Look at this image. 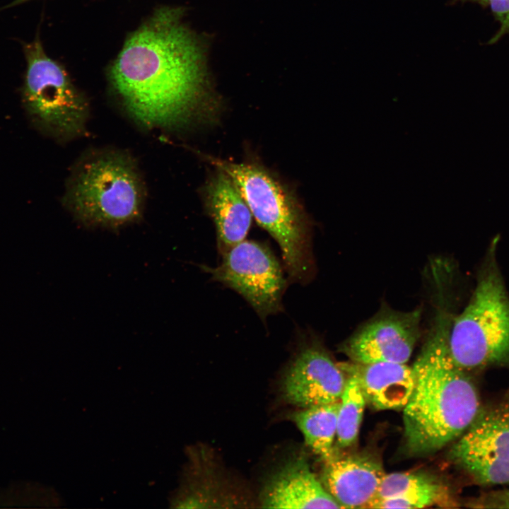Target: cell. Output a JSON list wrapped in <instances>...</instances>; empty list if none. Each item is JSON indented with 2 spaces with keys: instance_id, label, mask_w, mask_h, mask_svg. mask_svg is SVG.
<instances>
[{
  "instance_id": "obj_1",
  "label": "cell",
  "mask_w": 509,
  "mask_h": 509,
  "mask_svg": "<svg viewBox=\"0 0 509 509\" xmlns=\"http://www.w3.org/2000/svg\"><path fill=\"white\" fill-rule=\"evenodd\" d=\"M181 7L156 9L127 38L109 79L129 115L148 128L176 129L216 107L210 40L188 28Z\"/></svg>"
},
{
  "instance_id": "obj_2",
  "label": "cell",
  "mask_w": 509,
  "mask_h": 509,
  "mask_svg": "<svg viewBox=\"0 0 509 509\" xmlns=\"http://www.w3.org/2000/svg\"><path fill=\"white\" fill-rule=\"evenodd\" d=\"M452 317L441 308L413 364L414 385L403 409L404 447L413 457L433 455L469 427L481 402L470 373L453 361L448 346Z\"/></svg>"
},
{
  "instance_id": "obj_3",
  "label": "cell",
  "mask_w": 509,
  "mask_h": 509,
  "mask_svg": "<svg viewBox=\"0 0 509 509\" xmlns=\"http://www.w3.org/2000/svg\"><path fill=\"white\" fill-rule=\"evenodd\" d=\"M208 158L232 178L256 222L278 243L290 279L305 282L312 267L310 226L293 193L259 164Z\"/></svg>"
},
{
  "instance_id": "obj_4",
  "label": "cell",
  "mask_w": 509,
  "mask_h": 509,
  "mask_svg": "<svg viewBox=\"0 0 509 509\" xmlns=\"http://www.w3.org/2000/svg\"><path fill=\"white\" fill-rule=\"evenodd\" d=\"M448 346L455 363L469 373L509 369V295L492 250L468 304L452 320Z\"/></svg>"
},
{
  "instance_id": "obj_5",
  "label": "cell",
  "mask_w": 509,
  "mask_h": 509,
  "mask_svg": "<svg viewBox=\"0 0 509 509\" xmlns=\"http://www.w3.org/2000/svg\"><path fill=\"white\" fill-rule=\"evenodd\" d=\"M64 199L84 226L114 230L140 219L144 194L131 160L124 154L103 153L81 165Z\"/></svg>"
},
{
  "instance_id": "obj_6",
  "label": "cell",
  "mask_w": 509,
  "mask_h": 509,
  "mask_svg": "<svg viewBox=\"0 0 509 509\" xmlns=\"http://www.w3.org/2000/svg\"><path fill=\"white\" fill-rule=\"evenodd\" d=\"M23 49L26 70L21 96L30 121L59 139L78 136L88 114L86 99L64 67L46 54L38 35Z\"/></svg>"
},
{
  "instance_id": "obj_7",
  "label": "cell",
  "mask_w": 509,
  "mask_h": 509,
  "mask_svg": "<svg viewBox=\"0 0 509 509\" xmlns=\"http://www.w3.org/2000/svg\"><path fill=\"white\" fill-rule=\"evenodd\" d=\"M448 457L477 485H509V391L481 404Z\"/></svg>"
},
{
  "instance_id": "obj_8",
  "label": "cell",
  "mask_w": 509,
  "mask_h": 509,
  "mask_svg": "<svg viewBox=\"0 0 509 509\" xmlns=\"http://www.w3.org/2000/svg\"><path fill=\"white\" fill-rule=\"evenodd\" d=\"M221 255L218 267H202L214 281L240 294L262 318L281 310L286 278L265 245L245 239Z\"/></svg>"
},
{
  "instance_id": "obj_9",
  "label": "cell",
  "mask_w": 509,
  "mask_h": 509,
  "mask_svg": "<svg viewBox=\"0 0 509 509\" xmlns=\"http://www.w3.org/2000/svg\"><path fill=\"white\" fill-rule=\"evenodd\" d=\"M422 308L403 312L384 307L339 346L350 361L406 363L421 336Z\"/></svg>"
},
{
  "instance_id": "obj_10",
  "label": "cell",
  "mask_w": 509,
  "mask_h": 509,
  "mask_svg": "<svg viewBox=\"0 0 509 509\" xmlns=\"http://www.w3.org/2000/svg\"><path fill=\"white\" fill-rule=\"evenodd\" d=\"M347 376L317 341L304 344L286 368L280 392L299 409L339 402Z\"/></svg>"
},
{
  "instance_id": "obj_11",
  "label": "cell",
  "mask_w": 509,
  "mask_h": 509,
  "mask_svg": "<svg viewBox=\"0 0 509 509\" xmlns=\"http://www.w3.org/2000/svg\"><path fill=\"white\" fill-rule=\"evenodd\" d=\"M259 503L267 508H341L300 454L283 462L267 477Z\"/></svg>"
},
{
  "instance_id": "obj_12",
  "label": "cell",
  "mask_w": 509,
  "mask_h": 509,
  "mask_svg": "<svg viewBox=\"0 0 509 509\" xmlns=\"http://www.w3.org/2000/svg\"><path fill=\"white\" fill-rule=\"evenodd\" d=\"M324 462L320 481L341 508H364L385 475L380 460L368 452L334 454Z\"/></svg>"
},
{
  "instance_id": "obj_13",
  "label": "cell",
  "mask_w": 509,
  "mask_h": 509,
  "mask_svg": "<svg viewBox=\"0 0 509 509\" xmlns=\"http://www.w3.org/2000/svg\"><path fill=\"white\" fill-rule=\"evenodd\" d=\"M338 364L357 379L366 404L374 409L403 410L408 403L414 385L412 367L392 362Z\"/></svg>"
},
{
  "instance_id": "obj_14",
  "label": "cell",
  "mask_w": 509,
  "mask_h": 509,
  "mask_svg": "<svg viewBox=\"0 0 509 509\" xmlns=\"http://www.w3.org/2000/svg\"><path fill=\"white\" fill-rule=\"evenodd\" d=\"M217 168L204 187V203L216 230L217 245L221 255L244 240L252 215L232 178Z\"/></svg>"
},
{
  "instance_id": "obj_15",
  "label": "cell",
  "mask_w": 509,
  "mask_h": 509,
  "mask_svg": "<svg viewBox=\"0 0 509 509\" xmlns=\"http://www.w3.org/2000/svg\"><path fill=\"white\" fill-rule=\"evenodd\" d=\"M447 487L423 472L385 474L374 497L364 508H423L445 503Z\"/></svg>"
},
{
  "instance_id": "obj_16",
  "label": "cell",
  "mask_w": 509,
  "mask_h": 509,
  "mask_svg": "<svg viewBox=\"0 0 509 509\" xmlns=\"http://www.w3.org/2000/svg\"><path fill=\"white\" fill-rule=\"evenodd\" d=\"M339 407V401L298 409L289 417L302 433L305 444L324 462L335 454Z\"/></svg>"
},
{
  "instance_id": "obj_17",
  "label": "cell",
  "mask_w": 509,
  "mask_h": 509,
  "mask_svg": "<svg viewBox=\"0 0 509 509\" xmlns=\"http://www.w3.org/2000/svg\"><path fill=\"white\" fill-rule=\"evenodd\" d=\"M346 376L337 416V447L341 449L356 443L366 404L357 379L353 375Z\"/></svg>"
},
{
  "instance_id": "obj_18",
  "label": "cell",
  "mask_w": 509,
  "mask_h": 509,
  "mask_svg": "<svg viewBox=\"0 0 509 509\" xmlns=\"http://www.w3.org/2000/svg\"><path fill=\"white\" fill-rule=\"evenodd\" d=\"M467 503L474 508H509V489L482 493Z\"/></svg>"
},
{
  "instance_id": "obj_19",
  "label": "cell",
  "mask_w": 509,
  "mask_h": 509,
  "mask_svg": "<svg viewBox=\"0 0 509 509\" xmlns=\"http://www.w3.org/2000/svg\"><path fill=\"white\" fill-rule=\"evenodd\" d=\"M484 5L489 7L499 25L498 30L490 40V43H494L509 35V0H485Z\"/></svg>"
},
{
  "instance_id": "obj_20",
  "label": "cell",
  "mask_w": 509,
  "mask_h": 509,
  "mask_svg": "<svg viewBox=\"0 0 509 509\" xmlns=\"http://www.w3.org/2000/svg\"><path fill=\"white\" fill-rule=\"evenodd\" d=\"M31 1V0H14V1H13V2H11V4H8L7 6H4V7L2 8V9H5V8H11V7H13V6H18V5H20V4H24V3L28 2V1Z\"/></svg>"
},
{
  "instance_id": "obj_21",
  "label": "cell",
  "mask_w": 509,
  "mask_h": 509,
  "mask_svg": "<svg viewBox=\"0 0 509 509\" xmlns=\"http://www.w3.org/2000/svg\"><path fill=\"white\" fill-rule=\"evenodd\" d=\"M474 1H477V2H479V3H481V4H482L484 5V1H485V0H474Z\"/></svg>"
}]
</instances>
